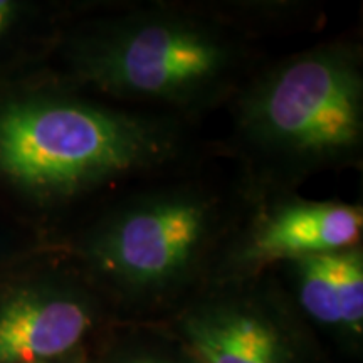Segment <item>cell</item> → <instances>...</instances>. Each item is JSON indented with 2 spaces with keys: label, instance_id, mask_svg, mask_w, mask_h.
Returning a JSON list of instances; mask_svg holds the SVG:
<instances>
[{
  "label": "cell",
  "instance_id": "obj_11",
  "mask_svg": "<svg viewBox=\"0 0 363 363\" xmlns=\"http://www.w3.org/2000/svg\"><path fill=\"white\" fill-rule=\"evenodd\" d=\"M2 251H4V247H2V246H0V256H2ZM4 252H6V251H4Z\"/></svg>",
  "mask_w": 363,
  "mask_h": 363
},
{
  "label": "cell",
  "instance_id": "obj_8",
  "mask_svg": "<svg viewBox=\"0 0 363 363\" xmlns=\"http://www.w3.org/2000/svg\"><path fill=\"white\" fill-rule=\"evenodd\" d=\"M271 272L325 348L362 360L363 246L288 261Z\"/></svg>",
  "mask_w": 363,
  "mask_h": 363
},
{
  "label": "cell",
  "instance_id": "obj_2",
  "mask_svg": "<svg viewBox=\"0 0 363 363\" xmlns=\"http://www.w3.org/2000/svg\"><path fill=\"white\" fill-rule=\"evenodd\" d=\"M0 96V184L79 220L121 190L216 148L201 123L113 103L66 81ZM78 220V222H79Z\"/></svg>",
  "mask_w": 363,
  "mask_h": 363
},
{
  "label": "cell",
  "instance_id": "obj_6",
  "mask_svg": "<svg viewBox=\"0 0 363 363\" xmlns=\"http://www.w3.org/2000/svg\"><path fill=\"white\" fill-rule=\"evenodd\" d=\"M62 254L57 269L0 286V363H89L120 323L93 281Z\"/></svg>",
  "mask_w": 363,
  "mask_h": 363
},
{
  "label": "cell",
  "instance_id": "obj_7",
  "mask_svg": "<svg viewBox=\"0 0 363 363\" xmlns=\"http://www.w3.org/2000/svg\"><path fill=\"white\" fill-rule=\"evenodd\" d=\"M358 246H363L360 202L313 201L298 192L267 195L252 201L211 283L254 278L283 262Z\"/></svg>",
  "mask_w": 363,
  "mask_h": 363
},
{
  "label": "cell",
  "instance_id": "obj_1",
  "mask_svg": "<svg viewBox=\"0 0 363 363\" xmlns=\"http://www.w3.org/2000/svg\"><path fill=\"white\" fill-rule=\"evenodd\" d=\"M254 201L219 147L128 187L78 222L61 251L108 299L118 321L162 323L211 283Z\"/></svg>",
  "mask_w": 363,
  "mask_h": 363
},
{
  "label": "cell",
  "instance_id": "obj_9",
  "mask_svg": "<svg viewBox=\"0 0 363 363\" xmlns=\"http://www.w3.org/2000/svg\"><path fill=\"white\" fill-rule=\"evenodd\" d=\"M89 363H194L162 323L115 325Z\"/></svg>",
  "mask_w": 363,
  "mask_h": 363
},
{
  "label": "cell",
  "instance_id": "obj_4",
  "mask_svg": "<svg viewBox=\"0 0 363 363\" xmlns=\"http://www.w3.org/2000/svg\"><path fill=\"white\" fill-rule=\"evenodd\" d=\"M229 133L217 147L254 199L293 194L325 172L363 163V45L321 40L264 61L227 104Z\"/></svg>",
  "mask_w": 363,
  "mask_h": 363
},
{
  "label": "cell",
  "instance_id": "obj_10",
  "mask_svg": "<svg viewBox=\"0 0 363 363\" xmlns=\"http://www.w3.org/2000/svg\"><path fill=\"white\" fill-rule=\"evenodd\" d=\"M29 12H33V9L26 4L16 0H0V44L7 43L19 33L29 17Z\"/></svg>",
  "mask_w": 363,
  "mask_h": 363
},
{
  "label": "cell",
  "instance_id": "obj_5",
  "mask_svg": "<svg viewBox=\"0 0 363 363\" xmlns=\"http://www.w3.org/2000/svg\"><path fill=\"white\" fill-rule=\"evenodd\" d=\"M162 325L194 363H331L271 271L203 286Z\"/></svg>",
  "mask_w": 363,
  "mask_h": 363
},
{
  "label": "cell",
  "instance_id": "obj_3",
  "mask_svg": "<svg viewBox=\"0 0 363 363\" xmlns=\"http://www.w3.org/2000/svg\"><path fill=\"white\" fill-rule=\"evenodd\" d=\"M259 39L214 2L98 0L66 34V81L201 123L264 62Z\"/></svg>",
  "mask_w": 363,
  "mask_h": 363
}]
</instances>
